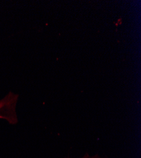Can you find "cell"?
Returning a JSON list of instances; mask_svg holds the SVG:
<instances>
[{
    "instance_id": "obj_1",
    "label": "cell",
    "mask_w": 141,
    "mask_h": 158,
    "mask_svg": "<svg viewBox=\"0 0 141 158\" xmlns=\"http://www.w3.org/2000/svg\"><path fill=\"white\" fill-rule=\"evenodd\" d=\"M66 158H72V157H66ZM77 158H107L106 157H101L99 154H94V155H90L88 153H86L82 157H77Z\"/></svg>"
}]
</instances>
